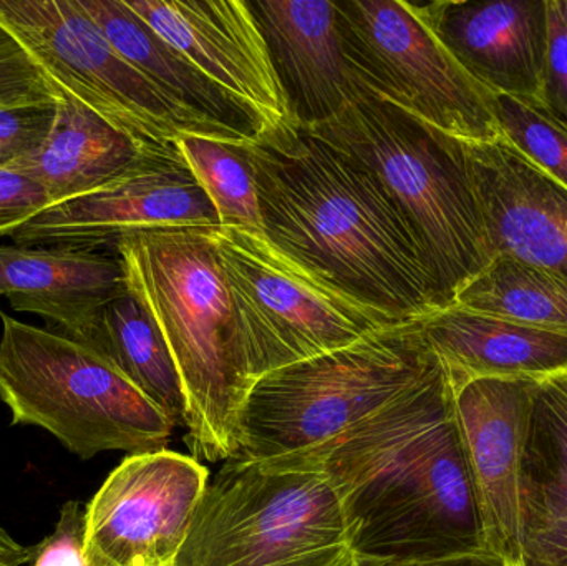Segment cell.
<instances>
[{
  "label": "cell",
  "mask_w": 567,
  "mask_h": 566,
  "mask_svg": "<svg viewBox=\"0 0 567 566\" xmlns=\"http://www.w3.org/2000/svg\"><path fill=\"white\" fill-rule=\"evenodd\" d=\"M347 56L370 95L463 142L502 138L492 93L465 72L409 0L336 2Z\"/></svg>",
  "instance_id": "cell-10"
},
{
  "label": "cell",
  "mask_w": 567,
  "mask_h": 566,
  "mask_svg": "<svg viewBox=\"0 0 567 566\" xmlns=\"http://www.w3.org/2000/svg\"><path fill=\"white\" fill-rule=\"evenodd\" d=\"M319 467L339 495L353 557L419 560L486 550L443 366L337 439Z\"/></svg>",
  "instance_id": "cell-2"
},
{
  "label": "cell",
  "mask_w": 567,
  "mask_h": 566,
  "mask_svg": "<svg viewBox=\"0 0 567 566\" xmlns=\"http://www.w3.org/2000/svg\"><path fill=\"white\" fill-rule=\"evenodd\" d=\"M352 566H509L498 555L488 550L475 554L452 555V557L419 558V560H395V558L353 557Z\"/></svg>",
  "instance_id": "cell-31"
},
{
  "label": "cell",
  "mask_w": 567,
  "mask_h": 566,
  "mask_svg": "<svg viewBox=\"0 0 567 566\" xmlns=\"http://www.w3.org/2000/svg\"><path fill=\"white\" fill-rule=\"evenodd\" d=\"M178 150L218 213L221 228L262 233L261 208L248 163L236 148L208 136L183 135Z\"/></svg>",
  "instance_id": "cell-25"
},
{
  "label": "cell",
  "mask_w": 567,
  "mask_h": 566,
  "mask_svg": "<svg viewBox=\"0 0 567 566\" xmlns=\"http://www.w3.org/2000/svg\"><path fill=\"white\" fill-rule=\"evenodd\" d=\"M0 23L47 79L156 156L182 155L183 135L235 143L166 99L130 65L79 0H0Z\"/></svg>",
  "instance_id": "cell-9"
},
{
  "label": "cell",
  "mask_w": 567,
  "mask_h": 566,
  "mask_svg": "<svg viewBox=\"0 0 567 566\" xmlns=\"http://www.w3.org/2000/svg\"><path fill=\"white\" fill-rule=\"evenodd\" d=\"M208 478L178 452L128 455L85 505L86 564L175 566Z\"/></svg>",
  "instance_id": "cell-11"
},
{
  "label": "cell",
  "mask_w": 567,
  "mask_h": 566,
  "mask_svg": "<svg viewBox=\"0 0 567 566\" xmlns=\"http://www.w3.org/2000/svg\"><path fill=\"white\" fill-rule=\"evenodd\" d=\"M115 251L126 289L158 326L186 398L185 441L195 459L229 461L252 388L236 335L213 228L143 229Z\"/></svg>",
  "instance_id": "cell-3"
},
{
  "label": "cell",
  "mask_w": 567,
  "mask_h": 566,
  "mask_svg": "<svg viewBox=\"0 0 567 566\" xmlns=\"http://www.w3.org/2000/svg\"><path fill=\"white\" fill-rule=\"evenodd\" d=\"M0 399L13 425L50 432L73 455L166 449L173 422L105 356L0 312Z\"/></svg>",
  "instance_id": "cell-6"
},
{
  "label": "cell",
  "mask_w": 567,
  "mask_h": 566,
  "mask_svg": "<svg viewBox=\"0 0 567 566\" xmlns=\"http://www.w3.org/2000/svg\"><path fill=\"white\" fill-rule=\"evenodd\" d=\"M60 96L62 92L0 23V109L56 102Z\"/></svg>",
  "instance_id": "cell-27"
},
{
  "label": "cell",
  "mask_w": 567,
  "mask_h": 566,
  "mask_svg": "<svg viewBox=\"0 0 567 566\" xmlns=\"http://www.w3.org/2000/svg\"><path fill=\"white\" fill-rule=\"evenodd\" d=\"M453 392L482 379L545 381L567 371V336L450 305L420 321Z\"/></svg>",
  "instance_id": "cell-19"
},
{
  "label": "cell",
  "mask_w": 567,
  "mask_h": 566,
  "mask_svg": "<svg viewBox=\"0 0 567 566\" xmlns=\"http://www.w3.org/2000/svg\"><path fill=\"white\" fill-rule=\"evenodd\" d=\"M456 62L492 95L542 102L546 0L413 2Z\"/></svg>",
  "instance_id": "cell-15"
},
{
  "label": "cell",
  "mask_w": 567,
  "mask_h": 566,
  "mask_svg": "<svg viewBox=\"0 0 567 566\" xmlns=\"http://www.w3.org/2000/svg\"><path fill=\"white\" fill-rule=\"evenodd\" d=\"M339 495L322 469L226 461L175 566H352Z\"/></svg>",
  "instance_id": "cell-7"
},
{
  "label": "cell",
  "mask_w": 567,
  "mask_h": 566,
  "mask_svg": "<svg viewBox=\"0 0 567 566\" xmlns=\"http://www.w3.org/2000/svg\"><path fill=\"white\" fill-rule=\"evenodd\" d=\"M56 102L0 109V169L12 168L45 143L55 122Z\"/></svg>",
  "instance_id": "cell-28"
},
{
  "label": "cell",
  "mask_w": 567,
  "mask_h": 566,
  "mask_svg": "<svg viewBox=\"0 0 567 566\" xmlns=\"http://www.w3.org/2000/svg\"><path fill=\"white\" fill-rule=\"evenodd\" d=\"M536 385L482 379L453 392L486 550L509 566L519 564V474Z\"/></svg>",
  "instance_id": "cell-14"
},
{
  "label": "cell",
  "mask_w": 567,
  "mask_h": 566,
  "mask_svg": "<svg viewBox=\"0 0 567 566\" xmlns=\"http://www.w3.org/2000/svg\"><path fill=\"white\" fill-rule=\"evenodd\" d=\"M309 130L382 183L412 228L445 306L495 259L466 142L365 90L339 115Z\"/></svg>",
  "instance_id": "cell-5"
},
{
  "label": "cell",
  "mask_w": 567,
  "mask_h": 566,
  "mask_svg": "<svg viewBox=\"0 0 567 566\" xmlns=\"http://www.w3.org/2000/svg\"><path fill=\"white\" fill-rule=\"evenodd\" d=\"M548 47L542 103L567 126V0H546Z\"/></svg>",
  "instance_id": "cell-29"
},
{
  "label": "cell",
  "mask_w": 567,
  "mask_h": 566,
  "mask_svg": "<svg viewBox=\"0 0 567 566\" xmlns=\"http://www.w3.org/2000/svg\"><path fill=\"white\" fill-rule=\"evenodd\" d=\"M150 156L156 155H150L112 123L62 93L49 138L10 172L39 183L55 205L103 188Z\"/></svg>",
  "instance_id": "cell-22"
},
{
  "label": "cell",
  "mask_w": 567,
  "mask_h": 566,
  "mask_svg": "<svg viewBox=\"0 0 567 566\" xmlns=\"http://www.w3.org/2000/svg\"><path fill=\"white\" fill-rule=\"evenodd\" d=\"M236 148L266 238L284 255L392 322L446 308L412 228L367 166L292 120Z\"/></svg>",
  "instance_id": "cell-1"
},
{
  "label": "cell",
  "mask_w": 567,
  "mask_h": 566,
  "mask_svg": "<svg viewBox=\"0 0 567 566\" xmlns=\"http://www.w3.org/2000/svg\"><path fill=\"white\" fill-rule=\"evenodd\" d=\"M272 66L297 125H320L363 95L347 56L336 2L252 0Z\"/></svg>",
  "instance_id": "cell-17"
},
{
  "label": "cell",
  "mask_w": 567,
  "mask_h": 566,
  "mask_svg": "<svg viewBox=\"0 0 567 566\" xmlns=\"http://www.w3.org/2000/svg\"><path fill=\"white\" fill-rule=\"evenodd\" d=\"M126 292L115 248L0 246V299L17 312L42 316L55 331L95 348L100 316Z\"/></svg>",
  "instance_id": "cell-18"
},
{
  "label": "cell",
  "mask_w": 567,
  "mask_h": 566,
  "mask_svg": "<svg viewBox=\"0 0 567 566\" xmlns=\"http://www.w3.org/2000/svg\"><path fill=\"white\" fill-rule=\"evenodd\" d=\"M439 369L416 321L385 326L352 344L269 372L243 404L236 457L320 469L337 439Z\"/></svg>",
  "instance_id": "cell-4"
},
{
  "label": "cell",
  "mask_w": 567,
  "mask_h": 566,
  "mask_svg": "<svg viewBox=\"0 0 567 566\" xmlns=\"http://www.w3.org/2000/svg\"><path fill=\"white\" fill-rule=\"evenodd\" d=\"M213 239L252 384L377 329L402 325L343 295L262 233L218 226Z\"/></svg>",
  "instance_id": "cell-8"
},
{
  "label": "cell",
  "mask_w": 567,
  "mask_h": 566,
  "mask_svg": "<svg viewBox=\"0 0 567 566\" xmlns=\"http://www.w3.org/2000/svg\"><path fill=\"white\" fill-rule=\"evenodd\" d=\"M218 226L183 156H150L96 192L47 206L6 238L25 248L102 249L132 231Z\"/></svg>",
  "instance_id": "cell-12"
},
{
  "label": "cell",
  "mask_w": 567,
  "mask_h": 566,
  "mask_svg": "<svg viewBox=\"0 0 567 566\" xmlns=\"http://www.w3.org/2000/svg\"><path fill=\"white\" fill-rule=\"evenodd\" d=\"M32 560V548H25L13 541L0 525V566H23Z\"/></svg>",
  "instance_id": "cell-32"
},
{
  "label": "cell",
  "mask_w": 567,
  "mask_h": 566,
  "mask_svg": "<svg viewBox=\"0 0 567 566\" xmlns=\"http://www.w3.org/2000/svg\"><path fill=\"white\" fill-rule=\"evenodd\" d=\"M452 305L567 336L566 279L508 256H496Z\"/></svg>",
  "instance_id": "cell-24"
},
{
  "label": "cell",
  "mask_w": 567,
  "mask_h": 566,
  "mask_svg": "<svg viewBox=\"0 0 567 566\" xmlns=\"http://www.w3.org/2000/svg\"><path fill=\"white\" fill-rule=\"evenodd\" d=\"M153 32L238 100L259 130L289 122L265 35L243 0H125Z\"/></svg>",
  "instance_id": "cell-13"
},
{
  "label": "cell",
  "mask_w": 567,
  "mask_h": 566,
  "mask_svg": "<svg viewBox=\"0 0 567 566\" xmlns=\"http://www.w3.org/2000/svg\"><path fill=\"white\" fill-rule=\"evenodd\" d=\"M486 235L496 256L567 281V188L506 140L466 142Z\"/></svg>",
  "instance_id": "cell-16"
},
{
  "label": "cell",
  "mask_w": 567,
  "mask_h": 566,
  "mask_svg": "<svg viewBox=\"0 0 567 566\" xmlns=\"http://www.w3.org/2000/svg\"><path fill=\"white\" fill-rule=\"evenodd\" d=\"M518 566H567V371L536 385L519 474Z\"/></svg>",
  "instance_id": "cell-20"
},
{
  "label": "cell",
  "mask_w": 567,
  "mask_h": 566,
  "mask_svg": "<svg viewBox=\"0 0 567 566\" xmlns=\"http://www.w3.org/2000/svg\"><path fill=\"white\" fill-rule=\"evenodd\" d=\"M93 349L105 356L175 428H185V391L172 352L152 316L128 289L103 309Z\"/></svg>",
  "instance_id": "cell-23"
},
{
  "label": "cell",
  "mask_w": 567,
  "mask_h": 566,
  "mask_svg": "<svg viewBox=\"0 0 567 566\" xmlns=\"http://www.w3.org/2000/svg\"><path fill=\"white\" fill-rule=\"evenodd\" d=\"M113 49L166 99L199 122L241 143L259 132L248 110L153 32L125 0H79Z\"/></svg>",
  "instance_id": "cell-21"
},
{
  "label": "cell",
  "mask_w": 567,
  "mask_h": 566,
  "mask_svg": "<svg viewBox=\"0 0 567 566\" xmlns=\"http://www.w3.org/2000/svg\"><path fill=\"white\" fill-rule=\"evenodd\" d=\"M52 205L45 189L29 176L0 169V236H7L27 219Z\"/></svg>",
  "instance_id": "cell-30"
},
{
  "label": "cell",
  "mask_w": 567,
  "mask_h": 566,
  "mask_svg": "<svg viewBox=\"0 0 567 566\" xmlns=\"http://www.w3.org/2000/svg\"><path fill=\"white\" fill-rule=\"evenodd\" d=\"M502 138L567 188V126L542 102L492 95Z\"/></svg>",
  "instance_id": "cell-26"
}]
</instances>
